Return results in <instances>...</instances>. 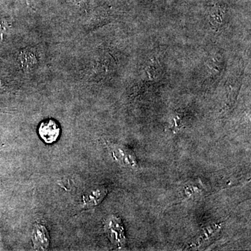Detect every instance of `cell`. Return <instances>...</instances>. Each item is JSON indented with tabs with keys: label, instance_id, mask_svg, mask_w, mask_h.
I'll use <instances>...</instances> for the list:
<instances>
[{
	"label": "cell",
	"instance_id": "7a4b0ae2",
	"mask_svg": "<svg viewBox=\"0 0 251 251\" xmlns=\"http://www.w3.org/2000/svg\"><path fill=\"white\" fill-rule=\"evenodd\" d=\"M112 153L115 161L120 166L129 168H136L138 167V162L134 153L127 147L122 145H114L112 148Z\"/></svg>",
	"mask_w": 251,
	"mask_h": 251
},
{
	"label": "cell",
	"instance_id": "277c9868",
	"mask_svg": "<svg viewBox=\"0 0 251 251\" xmlns=\"http://www.w3.org/2000/svg\"><path fill=\"white\" fill-rule=\"evenodd\" d=\"M108 193L104 186H97L89 188L82 196V206L85 208L93 207L99 205Z\"/></svg>",
	"mask_w": 251,
	"mask_h": 251
},
{
	"label": "cell",
	"instance_id": "3957f363",
	"mask_svg": "<svg viewBox=\"0 0 251 251\" xmlns=\"http://www.w3.org/2000/svg\"><path fill=\"white\" fill-rule=\"evenodd\" d=\"M39 134L46 143L52 144L58 139L60 135V127L53 120H47L39 126Z\"/></svg>",
	"mask_w": 251,
	"mask_h": 251
},
{
	"label": "cell",
	"instance_id": "5b68a950",
	"mask_svg": "<svg viewBox=\"0 0 251 251\" xmlns=\"http://www.w3.org/2000/svg\"><path fill=\"white\" fill-rule=\"evenodd\" d=\"M33 246L38 251H46L50 245V235L48 229L42 225H36L33 229Z\"/></svg>",
	"mask_w": 251,
	"mask_h": 251
},
{
	"label": "cell",
	"instance_id": "52a82bcc",
	"mask_svg": "<svg viewBox=\"0 0 251 251\" xmlns=\"http://www.w3.org/2000/svg\"><path fill=\"white\" fill-rule=\"evenodd\" d=\"M3 23L2 21L0 20V36H1V34H2L3 31H4V27H3Z\"/></svg>",
	"mask_w": 251,
	"mask_h": 251
},
{
	"label": "cell",
	"instance_id": "8992f818",
	"mask_svg": "<svg viewBox=\"0 0 251 251\" xmlns=\"http://www.w3.org/2000/svg\"><path fill=\"white\" fill-rule=\"evenodd\" d=\"M209 21L215 27L221 26L223 21V11L220 6H214L210 11Z\"/></svg>",
	"mask_w": 251,
	"mask_h": 251
},
{
	"label": "cell",
	"instance_id": "6da1fadb",
	"mask_svg": "<svg viewBox=\"0 0 251 251\" xmlns=\"http://www.w3.org/2000/svg\"><path fill=\"white\" fill-rule=\"evenodd\" d=\"M105 230L112 244L119 248L125 247L126 237L125 229L121 220L112 216L106 220L105 223Z\"/></svg>",
	"mask_w": 251,
	"mask_h": 251
}]
</instances>
